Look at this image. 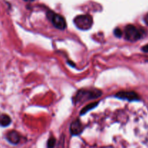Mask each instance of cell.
<instances>
[{"mask_svg": "<svg viewBox=\"0 0 148 148\" xmlns=\"http://www.w3.org/2000/svg\"><path fill=\"white\" fill-rule=\"evenodd\" d=\"M142 51L143 52H145V53H148V43L142 48Z\"/></svg>", "mask_w": 148, "mask_h": 148, "instance_id": "cell-12", "label": "cell"}, {"mask_svg": "<svg viewBox=\"0 0 148 148\" xmlns=\"http://www.w3.org/2000/svg\"><path fill=\"white\" fill-rule=\"evenodd\" d=\"M102 95L100 90L92 88L90 90H81L78 91L77 94L74 98V102L77 103L79 102H84L90 99H95Z\"/></svg>", "mask_w": 148, "mask_h": 148, "instance_id": "cell-1", "label": "cell"}, {"mask_svg": "<svg viewBox=\"0 0 148 148\" xmlns=\"http://www.w3.org/2000/svg\"><path fill=\"white\" fill-rule=\"evenodd\" d=\"M116 97L119 99L127 100L129 101H140V95L134 91H120L116 94Z\"/></svg>", "mask_w": 148, "mask_h": 148, "instance_id": "cell-5", "label": "cell"}, {"mask_svg": "<svg viewBox=\"0 0 148 148\" xmlns=\"http://www.w3.org/2000/svg\"><path fill=\"white\" fill-rule=\"evenodd\" d=\"M47 17L56 28L60 29V30H64L66 28V20L60 14H56L53 11H49L47 12Z\"/></svg>", "mask_w": 148, "mask_h": 148, "instance_id": "cell-4", "label": "cell"}, {"mask_svg": "<svg viewBox=\"0 0 148 148\" xmlns=\"http://www.w3.org/2000/svg\"><path fill=\"white\" fill-rule=\"evenodd\" d=\"M55 145H56V140L53 137H51L49 139L47 143V147L48 148H53Z\"/></svg>", "mask_w": 148, "mask_h": 148, "instance_id": "cell-10", "label": "cell"}, {"mask_svg": "<svg viewBox=\"0 0 148 148\" xmlns=\"http://www.w3.org/2000/svg\"><path fill=\"white\" fill-rule=\"evenodd\" d=\"M12 122L11 118L7 114H0V126L2 127H6L10 125Z\"/></svg>", "mask_w": 148, "mask_h": 148, "instance_id": "cell-8", "label": "cell"}, {"mask_svg": "<svg viewBox=\"0 0 148 148\" xmlns=\"http://www.w3.org/2000/svg\"><path fill=\"white\" fill-rule=\"evenodd\" d=\"M124 33H125V38L130 41H136L140 40L143 36V30L137 28L132 25H128L126 26Z\"/></svg>", "mask_w": 148, "mask_h": 148, "instance_id": "cell-3", "label": "cell"}, {"mask_svg": "<svg viewBox=\"0 0 148 148\" xmlns=\"http://www.w3.org/2000/svg\"><path fill=\"white\" fill-rule=\"evenodd\" d=\"M98 105V103L95 102V103H92L88 104V105L86 106L85 108H82V110L81 111V112H80V114L81 115H84V114H86L87 112H88L89 111L92 110V108H95V107H96Z\"/></svg>", "mask_w": 148, "mask_h": 148, "instance_id": "cell-9", "label": "cell"}, {"mask_svg": "<svg viewBox=\"0 0 148 148\" xmlns=\"http://www.w3.org/2000/svg\"><path fill=\"white\" fill-rule=\"evenodd\" d=\"M74 23L78 29L82 30H89L92 25V18L89 14L78 15L74 20Z\"/></svg>", "mask_w": 148, "mask_h": 148, "instance_id": "cell-2", "label": "cell"}, {"mask_svg": "<svg viewBox=\"0 0 148 148\" xmlns=\"http://www.w3.org/2000/svg\"><path fill=\"white\" fill-rule=\"evenodd\" d=\"M144 21H145V24L147 25H148V13L146 14L145 16Z\"/></svg>", "mask_w": 148, "mask_h": 148, "instance_id": "cell-13", "label": "cell"}, {"mask_svg": "<svg viewBox=\"0 0 148 148\" xmlns=\"http://www.w3.org/2000/svg\"><path fill=\"white\" fill-rule=\"evenodd\" d=\"M114 35L118 38H120L121 36H122V31H121L119 28H116L115 30H114Z\"/></svg>", "mask_w": 148, "mask_h": 148, "instance_id": "cell-11", "label": "cell"}, {"mask_svg": "<svg viewBox=\"0 0 148 148\" xmlns=\"http://www.w3.org/2000/svg\"><path fill=\"white\" fill-rule=\"evenodd\" d=\"M6 139L11 144L17 145L20 141V136L17 131L12 130V131H10L7 133Z\"/></svg>", "mask_w": 148, "mask_h": 148, "instance_id": "cell-7", "label": "cell"}, {"mask_svg": "<svg viewBox=\"0 0 148 148\" xmlns=\"http://www.w3.org/2000/svg\"><path fill=\"white\" fill-rule=\"evenodd\" d=\"M25 1H34V0H25Z\"/></svg>", "mask_w": 148, "mask_h": 148, "instance_id": "cell-14", "label": "cell"}, {"mask_svg": "<svg viewBox=\"0 0 148 148\" xmlns=\"http://www.w3.org/2000/svg\"><path fill=\"white\" fill-rule=\"evenodd\" d=\"M84 130V127L81 121L78 119L72 121L70 125V132L72 135H79Z\"/></svg>", "mask_w": 148, "mask_h": 148, "instance_id": "cell-6", "label": "cell"}]
</instances>
